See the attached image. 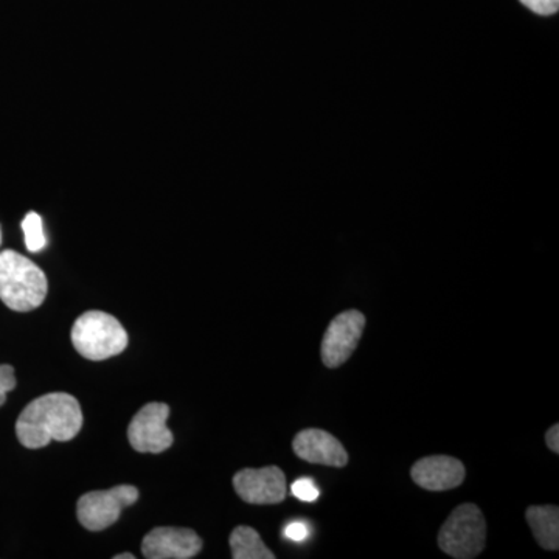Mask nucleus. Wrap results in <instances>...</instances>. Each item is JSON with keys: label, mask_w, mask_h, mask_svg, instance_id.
<instances>
[{"label": "nucleus", "mask_w": 559, "mask_h": 559, "mask_svg": "<svg viewBox=\"0 0 559 559\" xmlns=\"http://www.w3.org/2000/svg\"><path fill=\"white\" fill-rule=\"evenodd\" d=\"M230 549L234 559H274L275 555L272 554L263 539L252 527L240 525L231 532L230 535Z\"/></svg>", "instance_id": "13"}, {"label": "nucleus", "mask_w": 559, "mask_h": 559, "mask_svg": "<svg viewBox=\"0 0 559 559\" xmlns=\"http://www.w3.org/2000/svg\"><path fill=\"white\" fill-rule=\"evenodd\" d=\"M293 450L297 457L316 465L344 468L348 463L347 451L341 441L322 429L301 430L293 441Z\"/></svg>", "instance_id": "10"}, {"label": "nucleus", "mask_w": 559, "mask_h": 559, "mask_svg": "<svg viewBox=\"0 0 559 559\" xmlns=\"http://www.w3.org/2000/svg\"><path fill=\"white\" fill-rule=\"evenodd\" d=\"M290 492L296 496L297 499L304 500V502H314L319 499L320 491L316 487L314 481L308 479V477H301L290 485Z\"/></svg>", "instance_id": "15"}, {"label": "nucleus", "mask_w": 559, "mask_h": 559, "mask_svg": "<svg viewBox=\"0 0 559 559\" xmlns=\"http://www.w3.org/2000/svg\"><path fill=\"white\" fill-rule=\"evenodd\" d=\"M0 241H2V235H0Z\"/></svg>", "instance_id": "21"}, {"label": "nucleus", "mask_w": 559, "mask_h": 559, "mask_svg": "<svg viewBox=\"0 0 559 559\" xmlns=\"http://www.w3.org/2000/svg\"><path fill=\"white\" fill-rule=\"evenodd\" d=\"M525 520L532 527L536 543L543 549H559V509L555 506H535L525 511Z\"/></svg>", "instance_id": "12"}, {"label": "nucleus", "mask_w": 559, "mask_h": 559, "mask_svg": "<svg viewBox=\"0 0 559 559\" xmlns=\"http://www.w3.org/2000/svg\"><path fill=\"white\" fill-rule=\"evenodd\" d=\"M202 549V539L190 528L157 527L142 543L143 557L148 559H190Z\"/></svg>", "instance_id": "9"}, {"label": "nucleus", "mask_w": 559, "mask_h": 559, "mask_svg": "<svg viewBox=\"0 0 559 559\" xmlns=\"http://www.w3.org/2000/svg\"><path fill=\"white\" fill-rule=\"evenodd\" d=\"M47 289L46 274L32 260L14 250L0 252V300L10 310H36L46 300Z\"/></svg>", "instance_id": "2"}, {"label": "nucleus", "mask_w": 559, "mask_h": 559, "mask_svg": "<svg viewBox=\"0 0 559 559\" xmlns=\"http://www.w3.org/2000/svg\"><path fill=\"white\" fill-rule=\"evenodd\" d=\"M234 487L245 502L253 506H274L288 495L285 473L278 466L242 469L235 474Z\"/></svg>", "instance_id": "8"}, {"label": "nucleus", "mask_w": 559, "mask_h": 559, "mask_svg": "<svg viewBox=\"0 0 559 559\" xmlns=\"http://www.w3.org/2000/svg\"><path fill=\"white\" fill-rule=\"evenodd\" d=\"M366 329V316L358 310L341 312L336 316L323 336L322 360L329 369H337L347 362L349 356L358 348L360 337Z\"/></svg>", "instance_id": "7"}, {"label": "nucleus", "mask_w": 559, "mask_h": 559, "mask_svg": "<svg viewBox=\"0 0 559 559\" xmlns=\"http://www.w3.org/2000/svg\"><path fill=\"white\" fill-rule=\"evenodd\" d=\"M412 480L428 491H448L463 484L465 465L450 455H430L412 466Z\"/></svg>", "instance_id": "11"}, {"label": "nucleus", "mask_w": 559, "mask_h": 559, "mask_svg": "<svg viewBox=\"0 0 559 559\" xmlns=\"http://www.w3.org/2000/svg\"><path fill=\"white\" fill-rule=\"evenodd\" d=\"M139 489L132 485H119L106 491H91L81 496L76 503L80 524L91 532H102L119 521L121 511L134 506Z\"/></svg>", "instance_id": "5"}, {"label": "nucleus", "mask_w": 559, "mask_h": 559, "mask_svg": "<svg viewBox=\"0 0 559 559\" xmlns=\"http://www.w3.org/2000/svg\"><path fill=\"white\" fill-rule=\"evenodd\" d=\"M487 544V521L479 507L463 503L441 525L439 547L455 559L479 557Z\"/></svg>", "instance_id": "4"}, {"label": "nucleus", "mask_w": 559, "mask_h": 559, "mask_svg": "<svg viewBox=\"0 0 559 559\" xmlns=\"http://www.w3.org/2000/svg\"><path fill=\"white\" fill-rule=\"evenodd\" d=\"M22 230L25 235V246L31 252H40L46 248V235H44L43 218L38 213H27L22 221Z\"/></svg>", "instance_id": "14"}, {"label": "nucleus", "mask_w": 559, "mask_h": 559, "mask_svg": "<svg viewBox=\"0 0 559 559\" xmlns=\"http://www.w3.org/2000/svg\"><path fill=\"white\" fill-rule=\"evenodd\" d=\"M72 344L83 358L105 360L128 347V333L108 312L87 311L72 326Z\"/></svg>", "instance_id": "3"}, {"label": "nucleus", "mask_w": 559, "mask_h": 559, "mask_svg": "<svg viewBox=\"0 0 559 559\" xmlns=\"http://www.w3.org/2000/svg\"><path fill=\"white\" fill-rule=\"evenodd\" d=\"M114 559H134V555H132V554H130V551H128V554L116 555V557H114Z\"/></svg>", "instance_id": "20"}, {"label": "nucleus", "mask_w": 559, "mask_h": 559, "mask_svg": "<svg viewBox=\"0 0 559 559\" xmlns=\"http://www.w3.org/2000/svg\"><path fill=\"white\" fill-rule=\"evenodd\" d=\"M308 533H310V530H308L307 524L300 521L290 522L288 527L285 528L286 538L294 540V543H301V540L307 539Z\"/></svg>", "instance_id": "18"}, {"label": "nucleus", "mask_w": 559, "mask_h": 559, "mask_svg": "<svg viewBox=\"0 0 559 559\" xmlns=\"http://www.w3.org/2000/svg\"><path fill=\"white\" fill-rule=\"evenodd\" d=\"M546 443L547 447H549L550 451H554L555 454H558L559 452V425L551 426L549 430H547L546 433Z\"/></svg>", "instance_id": "19"}, {"label": "nucleus", "mask_w": 559, "mask_h": 559, "mask_svg": "<svg viewBox=\"0 0 559 559\" xmlns=\"http://www.w3.org/2000/svg\"><path fill=\"white\" fill-rule=\"evenodd\" d=\"M83 428L79 400L69 393L55 392L33 400L16 421L22 447L40 450L51 441H70Z\"/></svg>", "instance_id": "1"}, {"label": "nucleus", "mask_w": 559, "mask_h": 559, "mask_svg": "<svg viewBox=\"0 0 559 559\" xmlns=\"http://www.w3.org/2000/svg\"><path fill=\"white\" fill-rule=\"evenodd\" d=\"M520 2L539 16H554L559 9V0H520Z\"/></svg>", "instance_id": "16"}, {"label": "nucleus", "mask_w": 559, "mask_h": 559, "mask_svg": "<svg viewBox=\"0 0 559 559\" xmlns=\"http://www.w3.org/2000/svg\"><path fill=\"white\" fill-rule=\"evenodd\" d=\"M16 388V378H14V369L9 364L0 366V406L7 401V393Z\"/></svg>", "instance_id": "17"}, {"label": "nucleus", "mask_w": 559, "mask_h": 559, "mask_svg": "<svg viewBox=\"0 0 559 559\" xmlns=\"http://www.w3.org/2000/svg\"><path fill=\"white\" fill-rule=\"evenodd\" d=\"M170 407L165 403H148L135 414L128 426V440L138 452L159 454L171 447L175 437L168 429Z\"/></svg>", "instance_id": "6"}]
</instances>
